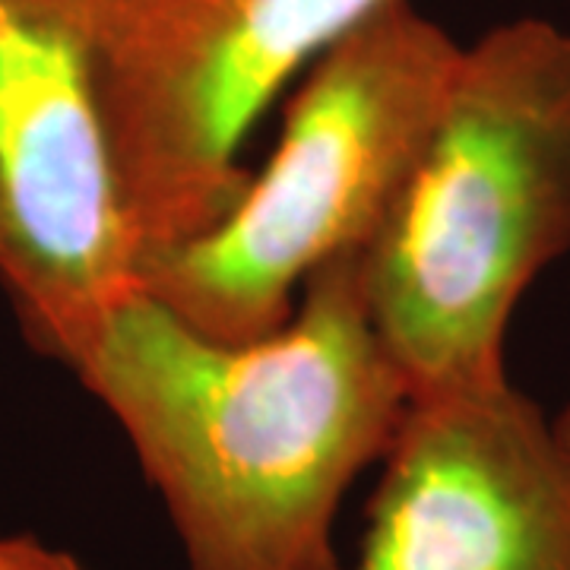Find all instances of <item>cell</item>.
<instances>
[{"mask_svg": "<svg viewBox=\"0 0 570 570\" xmlns=\"http://www.w3.org/2000/svg\"><path fill=\"white\" fill-rule=\"evenodd\" d=\"M0 570H86L61 549H51L32 535H0Z\"/></svg>", "mask_w": 570, "mask_h": 570, "instance_id": "cell-7", "label": "cell"}, {"mask_svg": "<svg viewBox=\"0 0 570 570\" xmlns=\"http://www.w3.org/2000/svg\"><path fill=\"white\" fill-rule=\"evenodd\" d=\"M362 250L317 266L298 311L264 340L204 336L140 292L73 358L159 491L190 570H343L336 510L409 400L367 311Z\"/></svg>", "mask_w": 570, "mask_h": 570, "instance_id": "cell-1", "label": "cell"}, {"mask_svg": "<svg viewBox=\"0 0 570 570\" xmlns=\"http://www.w3.org/2000/svg\"><path fill=\"white\" fill-rule=\"evenodd\" d=\"M0 279L63 365L142 292L89 63L48 0H0Z\"/></svg>", "mask_w": 570, "mask_h": 570, "instance_id": "cell-5", "label": "cell"}, {"mask_svg": "<svg viewBox=\"0 0 570 570\" xmlns=\"http://www.w3.org/2000/svg\"><path fill=\"white\" fill-rule=\"evenodd\" d=\"M570 247V32L539 17L463 48L387 219L362 250L409 393L508 374L517 302Z\"/></svg>", "mask_w": 570, "mask_h": 570, "instance_id": "cell-2", "label": "cell"}, {"mask_svg": "<svg viewBox=\"0 0 570 570\" xmlns=\"http://www.w3.org/2000/svg\"><path fill=\"white\" fill-rule=\"evenodd\" d=\"M352 570H570V448L510 384L409 393Z\"/></svg>", "mask_w": 570, "mask_h": 570, "instance_id": "cell-6", "label": "cell"}, {"mask_svg": "<svg viewBox=\"0 0 570 570\" xmlns=\"http://www.w3.org/2000/svg\"><path fill=\"white\" fill-rule=\"evenodd\" d=\"M89 63L124 213L149 261L245 197L250 127L292 73L387 0H48Z\"/></svg>", "mask_w": 570, "mask_h": 570, "instance_id": "cell-4", "label": "cell"}, {"mask_svg": "<svg viewBox=\"0 0 570 570\" xmlns=\"http://www.w3.org/2000/svg\"><path fill=\"white\" fill-rule=\"evenodd\" d=\"M554 422H558V428H561V434H564V441H568L570 448V403L554 415Z\"/></svg>", "mask_w": 570, "mask_h": 570, "instance_id": "cell-8", "label": "cell"}, {"mask_svg": "<svg viewBox=\"0 0 570 570\" xmlns=\"http://www.w3.org/2000/svg\"><path fill=\"white\" fill-rule=\"evenodd\" d=\"M460 58L409 0L371 10L317 58L264 175L204 238L149 261L142 292L223 343L276 333L317 266L377 235Z\"/></svg>", "mask_w": 570, "mask_h": 570, "instance_id": "cell-3", "label": "cell"}]
</instances>
